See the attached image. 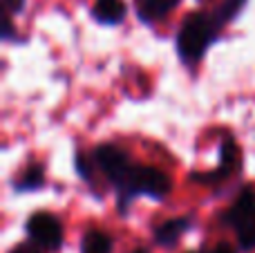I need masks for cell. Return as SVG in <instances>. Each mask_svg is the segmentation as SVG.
Masks as SVG:
<instances>
[{
    "label": "cell",
    "mask_w": 255,
    "mask_h": 253,
    "mask_svg": "<svg viewBox=\"0 0 255 253\" xmlns=\"http://www.w3.org/2000/svg\"><path fill=\"white\" fill-rule=\"evenodd\" d=\"M112 191L117 193V211L126 218L136 197H150L154 202L166 200L172 191V179L161 168L132 161L124 170V175L115 182Z\"/></svg>",
    "instance_id": "1"
},
{
    "label": "cell",
    "mask_w": 255,
    "mask_h": 253,
    "mask_svg": "<svg viewBox=\"0 0 255 253\" xmlns=\"http://www.w3.org/2000/svg\"><path fill=\"white\" fill-rule=\"evenodd\" d=\"M224 22L215 11H190L179 25L175 38L177 56L186 67H195L204 61L211 45L224 31Z\"/></svg>",
    "instance_id": "2"
},
{
    "label": "cell",
    "mask_w": 255,
    "mask_h": 253,
    "mask_svg": "<svg viewBox=\"0 0 255 253\" xmlns=\"http://www.w3.org/2000/svg\"><path fill=\"white\" fill-rule=\"evenodd\" d=\"M222 224L233 229L240 251H255V186H242L233 204L222 213Z\"/></svg>",
    "instance_id": "3"
},
{
    "label": "cell",
    "mask_w": 255,
    "mask_h": 253,
    "mask_svg": "<svg viewBox=\"0 0 255 253\" xmlns=\"http://www.w3.org/2000/svg\"><path fill=\"white\" fill-rule=\"evenodd\" d=\"M217 161L220 164L213 170H204V173H190L188 179L195 184H206V186H217L222 182H229L231 177H238L242 173V152L235 141V137H224L217 150Z\"/></svg>",
    "instance_id": "4"
},
{
    "label": "cell",
    "mask_w": 255,
    "mask_h": 253,
    "mask_svg": "<svg viewBox=\"0 0 255 253\" xmlns=\"http://www.w3.org/2000/svg\"><path fill=\"white\" fill-rule=\"evenodd\" d=\"M25 233L29 242H34L38 249L47 253L61 251L63 240H65L63 222L58 220V215L49 213V211H34L25 222Z\"/></svg>",
    "instance_id": "5"
},
{
    "label": "cell",
    "mask_w": 255,
    "mask_h": 253,
    "mask_svg": "<svg viewBox=\"0 0 255 253\" xmlns=\"http://www.w3.org/2000/svg\"><path fill=\"white\" fill-rule=\"evenodd\" d=\"M195 227V218L193 215H179V218H172L161 222L152 233V240L157 247L161 249H172V247L179 245V240Z\"/></svg>",
    "instance_id": "6"
},
{
    "label": "cell",
    "mask_w": 255,
    "mask_h": 253,
    "mask_svg": "<svg viewBox=\"0 0 255 253\" xmlns=\"http://www.w3.org/2000/svg\"><path fill=\"white\" fill-rule=\"evenodd\" d=\"M45 166L40 161H29L25 164L11 179V188L16 193H36L45 186Z\"/></svg>",
    "instance_id": "7"
},
{
    "label": "cell",
    "mask_w": 255,
    "mask_h": 253,
    "mask_svg": "<svg viewBox=\"0 0 255 253\" xmlns=\"http://www.w3.org/2000/svg\"><path fill=\"white\" fill-rule=\"evenodd\" d=\"M181 0H134V13L143 25H154L179 7Z\"/></svg>",
    "instance_id": "8"
},
{
    "label": "cell",
    "mask_w": 255,
    "mask_h": 253,
    "mask_svg": "<svg viewBox=\"0 0 255 253\" xmlns=\"http://www.w3.org/2000/svg\"><path fill=\"white\" fill-rule=\"evenodd\" d=\"M128 7L124 0H94L92 4V18L99 25L117 27L126 20Z\"/></svg>",
    "instance_id": "9"
},
{
    "label": "cell",
    "mask_w": 255,
    "mask_h": 253,
    "mask_svg": "<svg viewBox=\"0 0 255 253\" xmlns=\"http://www.w3.org/2000/svg\"><path fill=\"white\" fill-rule=\"evenodd\" d=\"M115 251V240L110 233L101 229H90L81 238V253H112Z\"/></svg>",
    "instance_id": "10"
},
{
    "label": "cell",
    "mask_w": 255,
    "mask_h": 253,
    "mask_svg": "<svg viewBox=\"0 0 255 253\" xmlns=\"http://www.w3.org/2000/svg\"><path fill=\"white\" fill-rule=\"evenodd\" d=\"M0 36L4 40H18V29L13 27V18L7 11H2V29H0Z\"/></svg>",
    "instance_id": "11"
},
{
    "label": "cell",
    "mask_w": 255,
    "mask_h": 253,
    "mask_svg": "<svg viewBox=\"0 0 255 253\" xmlns=\"http://www.w3.org/2000/svg\"><path fill=\"white\" fill-rule=\"evenodd\" d=\"M25 9V0H2V11H7L9 16H16Z\"/></svg>",
    "instance_id": "12"
},
{
    "label": "cell",
    "mask_w": 255,
    "mask_h": 253,
    "mask_svg": "<svg viewBox=\"0 0 255 253\" xmlns=\"http://www.w3.org/2000/svg\"><path fill=\"white\" fill-rule=\"evenodd\" d=\"M9 253H43V249H38L34 242H20V245L11 247Z\"/></svg>",
    "instance_id": "13"
},
{
    "label": "cell",
    "mask_w": 255,
    "mask_h": 253,
    "mask_svg": "<svg viewBox=\"0 0 255 253\" xmlns=\"http://www.w3.org/2000/svg\"><path fill=\"white\" fill-rule=\"evenodd\" d=\"M204 253H238V251H235V247L229 245V242H220V245H215L211 251H204Z\"/></svg>",
    "instance_id": "14"
},
{
    "label": "cell",
    "mask_w": 255,
    "mask_h": 253,
    "mask_svg": "<svg viewBox=\"0 0 255 253\" xmlns=\"http://www.w3.org/2000/svg\"><path fill=\"white\" fill-rule=\"evenodd\" d=\"M130 253H150L148 249H145V247H136L134 251H130Z\"/></svg>",
    "instance_id": "15"
},
{
    "label": "cell",
    "mask_w": 255,
    "mask_h": 253,
    "mask_svg": "<svg viewBox=\"0 0 255 253\" xmlns=\"http://www.w3.org/2000/svg\"><path fill=\"white\" fill-rule=\"evenodd\" d=\"M188 253H204V251H188Z\"/></svg>",
    "instance_id": "16"
}]
</instances>
